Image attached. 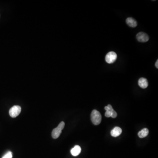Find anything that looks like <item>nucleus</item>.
<instances>
[{
  "mask_svg": "<svg viewBox=\"0 0 158 158\" xmlns=\"http://www.w3.org/2000/svg\"><path fill=\"white\" fill-rule=\"evenodd\" d=\"M91 117L92 122L95 125H99L102 121V115L100 112L97 110L92 111Z\"/></svg>",
  "mask_w": 158,
  "mask_h": 158,
  "instance_id": "f257e3e1",
  "label": "nucleus"
},
{
  "mask_svg": "<svg viewBox=\"0 0 158 158\" xmlns=\"http://www.w3.org/2000/svg\"><path fill=\"white\" fill-rule=\"evenodd\" d=\"M65 123L63 121L59 123L57 127L54 129L52 132V138L54 139H57L59 137L62 131L65 127Z\"/></svg>",
  "mask_w": 158,
  "mask_h": 158,
  "instance_id": "f03ea898",
  "label": "nucleus"
},
{
  "mask_svg": "<svg viewBox=\"0 0 158 158\" xmlns=\"http://www.w3.org/2000/svg\"><path fill=\"white\" fill-rule=\"evenodd\" d=\"M104 109L106 110L105 113V116L106 117H111L115 118L117 116V112L113 109L111 104H108L106 106H105Z\"/></svg>",
  "mask_w": 158,
  "mask_h": 158,
  "instance_id": "7ed1b4c3",
  "label": "nucleus"
},
{
  "mask_svg": "<svg viewBox=\"0 0 158 158\" xmlns=\"http://www.w3.org/2000/svg\"><path fill=\"white\" fill-rule=\"evenodd\" d=\"M117 58V56L116 53L114 52H110L107 54L105 56V61L108 64L114 63Z\"/></svg>",
  "mask_w": 158,
  "mask_h": 158,
  "instance_id": "20e7f679",
  "label": "nucleus"
},
{
  "mask_svg": "<svg viewBox=\"0 0 158 158\" xmlns=\"http://www.w3.org/2000/svg\"><path fill=\"white\" fill-rule=\"evenodd\" d=\"M21 111V108L20 106L15 105L10 108L9 113L12 117L16 118L20 115Z\"/></svg>",
  "mask_w": 158,
  "mask_h": 158,
  "instance_id": "39448f33",
  "label": "nucleus"
},
{
  "mask_svg": "<svg viewBox=\"0 0 158 158\" xmlns=\"http://www.w3.org/2000/svg\"><path fill=\"white\" fill-rule=\"evenodd\" d=\"M136 38L139 42L142 43L146 42L149 39V37L148 34L142 32L138 33L136 35Z\"/></svg>",
  "mask_w": 158,
  "mask_h": 158,
  "instance_id": "423d86ee",
  "label": "nucleus"
},
{
  "mask_svg": "<svg viewBox=\"0 0 158 158\" xmlns=\"http://www.w3.org/2000/svg\"><path fill=\"white\" fill-rule=\"evenodd\" d=\"M122 130L121 128L118 127H116L114 128L111 131V136L113 137H118L122 134Z\"/></svg>",
  "mask_w": 158,
  "mask_h": 158,
  "instance_id": "0eeeda50",
  "label": "nucleus"
},
{
  "mask_svg": "<svg viewBox=\"0 0 158 158\" xmlns=\"http://www.w3.org/2000/svg\"><path fill=\"white\" fill-rule=\"evenodd\" d=\"M139 86L143 89H145L148 87L149 83L146 78L142 77L139 79L138 82Z\"/></svg>",
  "mask_w": 158,
  "mask_h": 158,
  "instance_id": "6e6552de",
  "label": "nucleus"
},
{
  "mask_svg": "<svg viewBox=\"0 0 158 158\" xmlns=\"http://www.w3.org/2000/svg\"><path fill=\"white\" fill-rule=\"evenodd\" d=\"M126 23L129 26L133 28H134L137 26L138 23L137 21L133 19V18L129 17L126 20Z\"/></svg>",
  "mask_w": 158,
  "mask_h": 158,
  "instance_id": "1a4fd4ad",
  "label": "nucleus"
},
{
  "mask_svg": "<svg viewBox=\"0 0 158 158\" xmlns=\"http://www.w3.org/2000/svg\"><path fill=\"white\" fill-rule=\"evenodd\" d=\"M81 151V147L79 145H76L71 150V153L73 156H76L80 154Z\"/></svg>",
  "mask_w": 158,
  "mask_h": 158,
  "instance_id": "9d476101",
  "label": "nucleus"
},
{
  "mask_svg": "<svg viewBox=\"0 0 158 158\" xmlns=\"http://www.w3.org/2000/svg\"><path fill=\"white\" fill-rule=\"evenodd\" d=\"M149 130L147 128H144L140 130L138 133V136L140 138H144L149 134Z\"/></svg>",
  "mask_w": 158,
  "mask_h": 158,
  "instance_id": "9b49d317",
  "label": "nucleus"
},
{
  "mask_svg": "<svg viewBox=\"0 0 158 158\" xmlns=\"http://www.w3.org/2000/svg\"><path fill=\"white\" fill-rule=\"evenodd\" d=\"M12 153L10 151L7 152L4 156L2 157V158H12Z\"/></svg>",
  "mask_w": 158,
  "mask_h": 158,
  "instance_id": "f8f14e48",
  "label": "nucleus"
},
{
  "mask_svg": "<svg viewBox=\"0 0 158 158\" xmlns=\"http://www.w3.org/2000/svg\"><path fill=\"white\" fill-rule=\"evenodd\" d=\"M158 60H157V61H156V62H155V67H156V68H158Z\"/></svg>",
  "mask_w": 158,
  "mask_h": 158,
  "instance_id": "ddd939ff",
  "label": "nucleus"
}]
</instances>
